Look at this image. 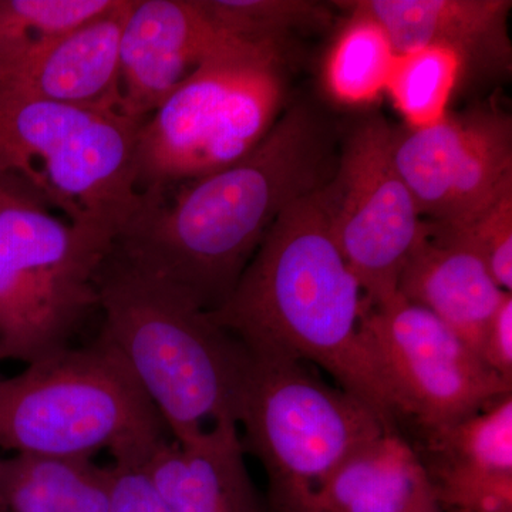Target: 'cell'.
<instances>
[{
  "label": "cell",
  "instance_id": "obj_19",
  "mask_svg": "<svg viewBox=\"0 0 512 512\" xmlns=\"http://www.w3.org/2000/svg\"><path fill=\"white\" fill-rule=\"evenodd\" d=\"M0 497L8 512H111L109 467L93 458H0Z\"/></svg>",
  "mask_w": 512,
  "mask_h": 512
},
{
  "label": "cell",
  "instance_id": "obj_9",
  "mask_svg": "<svg viewBox=\"0 0 512 512\" xmlns=\"http://www.w3.org/2000/svg\"><path fill=\"white\" fill-rule=\"evenodd\" d=\"M393 130L380 116L357 121L340 138L335 173L320 188L330 234L367 308L397 295L404 265L426 235V221L394 164Z\"/></svg>",
  "mask_w": 512,
  "mask_h": 512
},
{
  "label": "cell",
  "instance_id": "obj_12",
  "mask_svg": "<svg viewBox=\"0 0 512 512\" xmlns=\"http://www.w3.org/2000/svg\"><path fill=\"white\" fill-rule=\"evenodd\" d=\"M242 43L215 28L198 0H133L120 43V113L146 121L202 63Z\"/></svg>",
  "mask_w": 512,
  "mask_h": 512
},
{
  "label": "cell",
  "instance_id": "obj_11",
  "mask_svg": "<svg viewBox=\"0 0 512 512\" xmlns=\"http://www.w3.org/2000/svg\"><path fill=\"white\" fill-rule=\"evenodd\" d=\"M392 154L426 222L460 224L512 188V121L500 111L394 128Z\"/></svg>",
  "mask_w": 512,
  "mask_h": 512
},
{
  "label": "cell",
  "instance_id": "obj_3",
  "mask_svg": "<svg viewBox=\"0 0 512 512\" xmlns=\"http://www.w3.org/2000/svg\"><path fill=\"white\" fill-rule=\"evenodd\" d=\"M99 339L119 353L181 444L238 429L241 343L211 313L116 252L101 268Z\"/></svg>",
  "mask_w": 512,
  "mask_h": 512
},
{
  "label": "cell",
  "instance_id": "obj_7",
  "mask_svg": "<svg viewBox=\"0 0 512 512\" xmlns=\"http://www.w3.org/2000/svg\"><path fill=\"white\" fill-rule=\"evenodd\" d=\"M114 245L0 177V360L29 365L69 346L99 306L97 281Z\"/></svg>",
  "mask_w": 512,
  "mask_h": 512
},
{
  "label": "cell",
  "instance_id": "obj_14",
  "mask_svg": "<svg viewBox=\"0 0 512 512\" xmlns=\"http://www.w3.org/2000/svg\"><path fill=\"white\" fill-rule=\"evenodd\" d=\"M386 30L397 55L426 46L447 47L468 72L505 73L511 66L510 0H348Z\"/></svg>",
  "mask_w": 512,
  "mask_h": 512
},
{
  "label": "cell",
  "instance_id": "obj_1",
  "mask_svg": "<svg viewBox=\"0 0 512 512\" xmlns=\"http://www.w3.org/2000/svg\"><path fill=\"white\" fill-rule=\"evenodd\" d=\"M340 138L312 104H293L237 163L144 205L114 252L217 311L282 212L329 183Z\"/></svg>",
  "mask_w": 512,
  "mask_h": 512
},
{
  "label": "cell",
  "instance_id": "obj_28",
  "mask_svg": "<svg viewBox=\"0 0 512 512\" xmlns=\"http://www.w3.org/2000/svg\"><path fill=\"white\" fill-rule=\"evenodd\" d=\"M0 512H8L5 507V503H3L2 497H0Z\"/></svg>",
  "mask_w": 512,
  "mask_h": 512
},
{
  "label": "cell",
  "instance_id": "obj_21",
  "mask_svg": "<svg viewBox=\"0 0 512 512\" xmlns=\"http://www.w3.org/2000/svg\"><path fill=\"white\" fill-rule=\"evenodd\" d=\"M466 74V63L454 50L419 47L397 55L386 96L406 128L434 126L450 114L448 106Z\"/></svg>",
  "mask_w": 512,
  "mask_h": 512
},
{
  "label": "cell",
  "instance_id": "obj_17",
  "mask_svg": "<svg viewBox=\"0 0 512 512\" xmlns=\"http://www.w3.org/2000/svg\"><path fill=\"white\" fill-rule=\"evenodd\" d=\"M433 497L419 454L386 431L342 461L295 512H413Z\"/></svg>",
  "mask_w": 512,
  "mask_h": 512
},
{
  "label": "cell",
  "instance_id": "obj_26",
  "mask_svg": "<svg viewBox=\"0 0 512 512\" xmlns=\"http://www.w3.org/2000/svg\"><path fill=\"white\" fill-rule=\"evenodd\" d=\"M478 356L488 369L512 383V293L504 296L488 322Z\"/></svg>",
  "mask_w": 512,
  "mask_h": 512
},
{
  "label": "cell",
  "instance_id": "obj_27",
  "mask_svg": "<svg viewBox=\"0 0 512 512\" xmlns=\"http://www.w3.org/2000/svg\"><path fill=\"white\" fill-rule=\"evenodd\" d=\"M413 512H443V510H441V505L437 497H433L427 500L426 503L421 504L420 507Z\"/></svg>",
  "mask_w": 512,
  "mask_h": 512
},
{
  "label": "cell",
  "instance_id": "obj_6",
  "mask_svg": "<svg viewBox=\"0 0 512 512\" xmlns=\"http://www.w3.org/2000/svg\"><path fill=\"white\" fill-rule=\"evenodd\" d=\"M288 45L242 43L210 57L141 126L136 188L156 202L247 156L286 109Z\"/></svg>",
  "mask_w": 512,
  "mask_h": 512
},
{
  "label": "cell",
  "instance_id": "obj_2",
  "mask_svg": "<svg viewBox=\"0 0 512 512\" xmlns=\"http://www.w3.org/2000/svg\"><path fill=\"white\" fill-rule=\"evenodd\" d=\"M365 309L319 190L282 212L227 301L210 313L245 349L322 367L393 430L400 413L363 336Z\"/></svg>",
  "mask_w": 512,
  "mask_h": 512
},
{
  "label": "cell",
  "instance_id": "obj_5",
  "mask_svg": "<svg viewBox=\"0 0 512 512\" xmlns=\"http://www.w3.org/2000/svg\"><path fill=\"white\" fill-rule=\"evenodd\" d=\"M144 121L0 92V177L116 244L144 200L134 161Z\"/></svg>",
  "mask_w": 512,
  "mask_h": 512
},
{
  "label": "cell",
  "instance_id": "obj_4",
  "mask_svg": "<svg viewBox=\"0 0 512 512\" xmlns=\"http://www.w3.org/2000/svg\"><path fill=\"white\" fill-rule=\"evenodd\" d=\"M167 427L119 353L97 338L56 350L0 379V448L15 454L93 458L144 466Z\"/></svg>",
  "mask_w": 512,
  "mask_h": 512
},
{
  "label": "cell",
  "instance_id": "obj_16",
  "mask_svg": "<svg viewBox=\"0 0 512 512\" xmlns=\"http://www.w3.org/2000/svg\"><path fill=\"white\" fill-rule=\"evenodd\" d=\"M238 429L164 441L143 468L168 512H261Z\"/></svg>",
  "mask_w": 512,
  "mask_h": 512
},
{
  "label": "cell",
  "instance_id": "obj_10",
  "mask_svg": "<svg viewBox=\"0 0 512 512\" xmlns=\"http://www.w3.org/2000/svg\"><path fill=\"white\" fill-rule=\"evenodd\" d=\"M362 332L400 416L426 430L471 416L512 393L453 329L397 293L365 309Z\"/></svg>",
  "mask_w": 512,
  "mask_h": 512
},
{
  "label": "cell",
  "instance_id": "obj_23",
  "mask_svg": "<svg viewBox=\"0 0 512 512\" xmlns=\"http://www.w3.org/2000/svg\"><path fill=\"white\" fill-rule=\"evenodd\" d=\"M215 28L241 42L288 45L296 32L329 25L325 3L312 0H198Z\"/></svg>",
  "mask_w": 512,
  "mask_h": 512
},
{
  "label": "cell",
  "instance_id": "obj_13",
  "mask_svg": "<svg viewBox=\"0 0 512 512\" xmlns=\"http://www.w3.org/2000/svg\"><path fill=\"white\" fill-rule=\"evenodd\" d=\"M131 6L133 0H116L106 12L0 73V92L119 111L120 43Z\"/></svg>",
  "mask_w": 512,
  "mask_h": 512
},
{
  "label": "cell",
  "instance_id": "obj_29",
  "mask_svg": "<svg viewBox=\"0 0 512 512\" xmlns=\"http://www.w3.org/2000/svg\"><path fill=\"white\" fill-rule=\"evenodd\" d=\"M454 512H457V511H454Z\"/></svg>",
  "mask_w": 512,
  "mask_h": 512
},
{
  "label": "cell",
  "instance_id": "obj_20",
  "mask_svg": "<svg viewBox=\"0 0 512 512\" xmlns=\"http://www.w3.org/2000/svg\"><path fill=\"white\" fill-rule=\"evenodd\" d=\"M348 10L322 64V87L336 106L367 109L386 96L397 53L383 26Z\"/></svg>",
  "mask_w": 512,
  "mask_h": 512
},
{
  "label": "cell",
  "instance_id": "obj_18",
  "mask_svg": "<svg viewBox=\"0 0 512 512\" xmlns=\"http://www.w3.org/2000/svg\"><path fill=\"white\" fill-rule=\"evenodd\" d=\"M427 433L433 456L427 474L441 505L453 507L512 481V393Z\"/></svg>",
  "mask_w": 512,
  "mask_h": 512
},
{
  "label": "cell",
  "instance_id": "obj_22",
  "mask_svg": "<svg viewBox=\"0 0 512 512\" xmlns=\"http://www.w3.org/2000/svg\"><path fill=\"white\" fill-rule=\"evenodd\" d=\"M116 0H0V73L96 18Z\"/></svg>",
  "mask_w": 512,
  "mask_h": 512
},
{
  "label": "cell",
  "instance_id": "obj_15",
  "mask_svg": "<svg viewBox=\"0 0 512 512\" xmlns=\"http://www.w3.org/2000/svg\"><path fill=\"white\" fill-rule=\"evenodd\" d=\"M397 293L437 316L471 349L480 348L488 322L507 293L470 249L426 235L407 259Z\"/></svg>",
  "mask_w": 512,
  "mask_h": 512
},
{
  "label": "cell",
  "instance_id": "obj_24",
  "mask_svg": "<svg viewBox=\"0 0 512 512\" xmlns=\"http://www.w3.org/2000/svg\"><path fill=\"white\" fill-rule=\"evenodd\" d=\"M430 234L470 249L484 262L495 282L512 291V188L476 217L460 224L427 222Z\"/></svg>",
  "mask_w": 512,
  "mask_h": 512
},
{
  "label": "cell",
  "instance_id": "obj_25",
  "mask_svg": "<svg viewBox=\"0 0 512 512\" xmlns=\"http://www.w3.org/2000/svg\"><path fill=\"white\" fill-rule=\"evenodd\" d=\"M111 512H168L143 466L109 467Z\"/></svg>",
  "mask_w": 512,
  "mask_h": 512
},
{
  "label": "cell",
  "instance_id": "obj_8",
  "mask_svg": "<svg viewBox=\"0 0 512 512\" xmlns=\"http://www.w3.org/2000/svg\"><path fill=\"white\" fill-rule=\"evenodd\" d=\"M242 350L238 429L244 450L265 468L276 512L298 510L357 448L394 431L362 400L313 377L301 360Z\"/></svg>",
  "mask_w": 512,
  "mask_h": 512
}]
</instances>
